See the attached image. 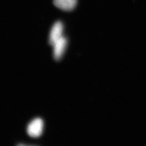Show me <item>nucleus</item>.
<instances>
[{"instance_id": "nucleus-1", "label": "nucleus", "mask_w": 146, "mask_h": 146, "mask_svg": "<svg viewBox=\"0 0 146 146\" xmlns=\"http://www.w3.org/2000/svg\"><path fill=\"white\" fill-rule=\"evenodd\" d=\"M43 129V120L42 119L36 118L28 125L27 132L30 137L37 138L42 135Z\"/></svg>"}, {"instance_id": "nucleus-2", "label": "nucleus", "mask_w": 146, "mask_h": 146, "mask_svg": "<svg viewBox=\"0 0 146 146\" xmlns=\"http://www.w3.org/2000/svg\"><path fill=\"white\" fill-rule=\"evenodd\" d=\"M63 29V24L60 21H57L54 23L50 32L49 36L50 44L53 46V44L62 37Z\"/></svg>"}, {"instance_id": "nucleus-3", "label": "nucleus", "mask_w": 146, "mask_h": 146, "mask_svg": "<svg viewBox=\"0 0 146 146\" xmlns=\"http://www.w3.org/2000/svg\"><path fill=\"white\" fill-rule=\"evenodd\" d=\"M67 45V39L63 36L59 39L54 44L53 56L56 60L59 61L62 58Z\"/></svg>"}, {"instance_id": "nucleus-4", "label": "nucleus", "mask_w": 146, "mask_h": 146, "mask_svg": "<svg viewBox=\"0 0 146 146\" xmlns=\"http://www.w3.org/2000/svg\"><path fill=\"white\" fill-rule=\"evenodd\" d=\"M77 0H54L56 7L65 11H71L76 7Z\"/></svg>"}]
</instances>
